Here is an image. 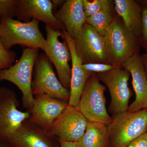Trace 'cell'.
I'll list each match as a JSON object with an SVG mask.
<instances>
[{"label": "cell", "mask_w": 147, "mask_h": 147, "mask_svg": "<svg viewBox=\"0 0 147 147\" xmlns=\"http://www.w3.org/2000/svg\"><path fill=\"white\" fill-rule=\"evenodd\" d=\"M39 50L37 48H25L20 59L16 63L0 71V81L10 82L21 91L23 106L28 111L31 109L34 102L32 91V79Z\"/></svg>", "instance_id": "2"}, {"label": "cell", "mask_w": 147, "mask_h": 147, "mask_svg": "<svg viewBox=\"0 0 147 147\" xmlns=\"http://www.w3.org/2000/svg\"><path fill=\"white\" fill-rule=\"evenodd\" d=\"M115 9L127 28L137 38L142 34L141 8L132 0H115Z\"/></svg>", "instance_id": "18"}, {"label": "cell", "mask_w": 147, "mask_h": 147, "mask_svg": "<svg viewBox=\"0 0 147 147\" xmlns=\"http://www.w3.org/2000/svg\"><path fill=\"white\" fill-rule=\"evenodd\" d=\"M107 125L110 147H126L147 131V108L113 116Z\"/></svg>", "instance_id": "3"}, {"label": "cell", "mask_w": 147, "mask_h": 147, "mask_svg": "<svg viewBox=\"0 0 147 147\" xmlns=\"http://www.w3.org/2000/svg\"><path fill=\"white\" fill-rule=\"evenodd\" d=\"M34 76L32 84L35 96L45 94L68 102L69 90L63 86L54 72L51 62L45 54H39L34 67Z\"/></svg>", "instance_id": "6"}, {"label": "cell", "mask_w": 147, "mask_h": 147, "mask_svg": "<svg viewBox=\"0 0 147 147\" xmlns=\"http://www.w3.org/2000/svg\"><path fill=\"white\" fill-rule=\"evenodd\" d=\"M16 57L15 52L6 50L0 38V71L13 65Z\"/></svg>", "instance_id": "22"}, {"label": "cell", "mask_w": 147, "mask_h": 147, "mask_svg": "<svg viewBox=\"0 0 147 147\" xmlns=\"http://www.w3.org/2000/svg\"><path fill=\"white\" fill-rule=\"evenodd\" d=\"M7 147H60L59 139L43 130L29 119L22 125L6 141Z\"/></svg>", "instance_id": "11"}, {"label": "cell", "mask_w": 147, "mask_h": 147, "mask_svg": "<svg viewBox=\"0 0 147 147\" xmlns=\"http://www.w3.org/2000/svg\"><path fill=\"white\" fill-rule=\"evenodd\" d=\"M0 147H7V146L5 145L0 144Z\"/></svg>", "instance_id": "30"}, {"label": "cell", "mask_w": 147, "mask_h": 147, "mask_svg": "<svg viewBox=\"0 0 147 147\" xmlns=\"http://www.w3.org/2000/svg\"><path fill=\"white\" fill-rule=\"evenodd\" d=\"M19 105L13 90L0 87V144L5 145L8 137L30 117L29 111H20Z\"/></svg>", "instance_id": "8"}, {"label": "cell", "mask_w": 147, "mask_h": 147, "mask_svg": "<svg viewBox=\"0 0 147 147\" xmlns=\"http://www.w3.org/2000/svg\"><path fill=\"white\" fill-rule=\"evenodd\" d=\"M132 77L135 99L129 105L127 111L135 112L147 108V76L143 58L134 54L122 66Z\"/></svg>", "instance_id": "15"}, {"label": "cell", "mask_w": 147, "mask_h": 147, "mask_svg": "<svg viewBox=\"0 0 147 147\" xmlns=\"http://www.w3.org/2000/svg\"><path fill=\"white\" fill-rule=\"evenodd\" d=\"M18 0H0V18L15 17Z\"/></svg>", "instance_id": "23"}, {"label": "cell", "mask_w": 147, "mask_h": 147, "mask_svg": "<svg viewBox=\"0 0 147 147\" xmlns=\"http://www.w3.org/2000/svg\"><path fill=\"white\" fill-rule=\"evenodd\" d=\"M77 143L81 147H110L107 125L88 121L85 133Z\"/></svg>", "instance_id": "19"}, {"label": "cell", "mask_w": 147, "mask_h": 147, "mask_svg": "<svg viewBox=\"0 0 147 147\" xmlns=\"http://www.w3.org/2000/svg\"><path fill=\"white\" fill-rule=\"evenodd\" d=\"M59 142L60 147H81L77 142H65L60 140H59Z\"/></svg>", "instance_id": "27"}, {"label": "cell", "mask_w": 147, "mask_h": 147, "mask_svg": "<svg viewBox=\"0 0 147 147\" xmlns=\"http://www.w3.org/2000/svg\"><path fill=\"white\" fill-rule=\"evenodd\" d=\"M96 75L110 92L111 102L109 112L115 116L127 111L131 94L128 84L130 73L123 67H115Z\"/></svg>", "instance_id": "7"}, {"label": "cell", "mask_w": 147, "mask_h": 147, "mask_svg": "<svg viewBox=\"0 0 147 147\" xmlns=\"http://www.w3.org/2000/svg\"><path fill=\"white\" fill-rule=\"evenodd\" d=\"M144 2V3L146 5H147V1H144V2Z\"/></svg>", "instance_id": "31"}, {"label": "cell", "mask_w": 147, "mask_h": 147, "mask_svg": "<svg viewBox=\"0 0 147 147\" xmlns=\"http://www.w3.org/2000/svg\"><path fill=\"white\" fill-rule=\"evenodd\" d=\"M39 23L36 19L26 22L9 17L1 18L0 38L4 47L9 50L12 46L19 45L41 49L47 54L49 47L40 30Z\"/></svg>", "instance_id": "1"}, {"label": "cell", "mask_w": 147, "mask_h": 147, "mask_svg": "<svg viewBox=\"0 0 147 147\" xmlns=\"http://www.w3.org/2000/svg\"><path fill=\"white\" fill-rule=\"evenodd\" d=\"M112 3L109 0H83V9L86 18L102 11L112 9Z\"/></svg>", "instance_id": "21"}, {"label": "cell", "mask_w": 147, "mask_h": 147, "mask_svg": "<svg viewBox=\"0 0 147 147\" xmlns=\"http://www.w3.org/2000/svg\"><path fill=\"white\" fill-rule=\"evenodd\" d=\"M83 67L85 70L92 73H103L109 71L115 67L110 64L90 63L83 64Z\"/></svg>", "instance_id": "24"}, {"label": "cell", "mask_w": 147, "mask_h": 147, "mask_svg": "<svg viewBox=\"0 0 147 147\" xmlns=\"http://www.w3.org/2000/svg\"><path fill=\"white\" fill-rule=\"evenodd\" d=\"M112 9L102 11L93 16L86 18V23L93 28L102 36L106 32L114 20Z\"/></svg>", "instance_id": "20"}, {"label": "cell", "mask_w": 147, "mask_h": 147, "mask_svg": "<svg viewBox=\"0 0 147 147\" xmlns=\"http://www.w3.org/2000/svg\"><path fill=\"white\" fill-rule=\"evenodd\" d=\"M64 39L68 44L71 53L72 67L70 81V98L68 105L78 109L80 98L87 80L94 73L86 71L83 67L81 59L76 53L73 39L67 32L65 30L62 31Z\"/></svg>", "instance_id": "16"}, {"label": "cell", "mask_w": 147, "mask_h": 147, "mask_svg": "<svg viewBox=\"0 0 147 147\" xmlns=\"http://www.w3.org/2000/svg\"><path fill=\"white\" fill-rule=\"evenodd\" d=\"M142 34L144 41L147 43V7L142 12Z\"/></svg>", "instance_id": "26"}, {"label": "cell", "mask_w": 147, "mask_h": 147, "mask_svg": "<svg viewBox=\"0 0 147 147\" xmlns=\"http://www.w3.org/2000/svg\"><path fill=\"white\" fill-rule=\"evenodd\" d=\"M144 57H147V54H146L144 56Z\"/></svg>", "instance_id": "32"}, {"label": "cell", "mask_w": 147, "mask_h": 147, "mask_svg": "<svg viewBox=\"0 0 147 147\" xmlns=\"http://www.w3.org/2000/svg\"><path fill=\"white\" fill-rule=\"evenodd\" d=\"M106 89L94 73L87 80L78 109L89 121L108 125L113 119L106 109Z\"/></svg>", "instance_id": "5"}, {"label": "cell", "mask_w": 147, "mask_h": 147, "mask_svg": "<svg viewBox=\"0 0 147 147\" xmlns=\"http://www.w3.org/2000/svg\"><path fill=\"white\" fill-rule=\"evenodd\" d=\"M126 147H147V131L134 139Z\"/></svg>", "instance_id": "25"}, {"label": "cell", "mask_w": 147, "mask_h": 147, "mask_svg": "<svg viewBox=\"0 0 147 147\" xmlns=\"http://www.w3.org/2000/svg\"><path fill=\"white\" fill-rule=\"evenodd\" d=\"M47 33V42L49 50L46 54L51 62L55 65L58 79L64 87L70 88L71 69L69 62L71 59V53L67 42L65 40L61 42L60 36L63 37V33L56 30L48 26L45 27Z\"/></svg>", "instance_id": "9"}, {"label": "cell", "mask_w": 147, "mask_h": 147, "mask_svg": "<svg viewBox=\"0 0 147 147\" xmlns=\"http://www.w3.org/2000/svg\"><path fill=\"white\" fill-rule=\"evenodd\" d=\"M53 4L50 0H18L15 16L24 22L36 19L56 30L62 31L64 26L53 13Z\"/></svg>", "instance_id": "14"}, {"label": "cell", "mask_w": 147, "mask_h": 147, "mask_svg": "<svg viewBox=\"0 0 147 147\" xmlns=\"http://www.w3.org/2000/svg\"><path fill=\"white\" fill-rule=\"evenodd\" d=\"M143 61H144V65L145 70H146V73L147 76V57H144L143 58Z\"/></svg>", "instance_id": "29"}, {"label": "cell", "mask_w": 147, "mask_h": 147, "mask_svg": "<svg viewBox=\"0 0 147 147\" xmlns=\"http://www.w3.org/2000/svg\"><path fill=\"white\" fill-rule=\"evenodd\" d=\"M109 63L120 67L137 53V38L127 28L123 22L114 18L104 36Z\"/></svg>", "instance_id": "4"}, {"label": "cell", "mask_w": 147, "mask_h": 147, "mask_svg": "<svg viewBox=\"0 0 147 147\" xmlns=\"http://www.w3.org/2000/svg\"><path fill=\"white\" fill-rule=\"evenodd\" d=\"M76 53L83 64L109 63L104 36L85 23L80 36L73 40Z\"/></svg>", "instance_id": "10"}, {"label": "cell", "mask_w": 147, "mask_h": 147, "mask_svg": "<svg viewBox=\"0 0 147 147\" xmlns=\"http://www.w3.org/2000/svg\"><path fill=\"white\" fill-rule=\"evenodd\" d=\"M65 1L63 0H51L52 3L53 4V10H55L61 5H63Z\"/></svg>", "instance_id": "28"}, {"label": "cell", "mask_w": 147, "mask_h": 147, "mask_svg": "<svg viewBox=\"0 0 147 147\" xmlns=\"http://www.w3.org/2000/svg\"><path fill=\"white\" fill-rule=\"evenodd\" d=\"M88 120L79 110L69 105L54 123L51 134L59 140L78 142L86 131Z\"/></svg>", "instance_id": "13"}, {"label": "cell", "mask_w": 147, "mask_h": 147, "mask_svg": "<svg viewBox=\"0 0 147 147\" xmlns=\"http://www.w3.org/2000/svg\"><path fill=\"white\" fill-rule=\"evenodd\" d=\"M54 15L72 39H76L80 36L86 21L83 0L65 1Z\"/></svg>", "instance_id": "17"}, {"label": "cell", "mask_w": 147, "mask_h": 147, "mask_svg": "<svg viewBox=\"0 0 147 147\" xmlns=\"http://www.w3.org/2000/svg\"><path fill=\"white\" fill-rule=\"evenodd\" d=\"M68 103L45 94L35 96L34 102L29 110V120L37 126L51 131L55 122L68 106Z\"/></svg>", "instance_id": "12"}]
</instances>
